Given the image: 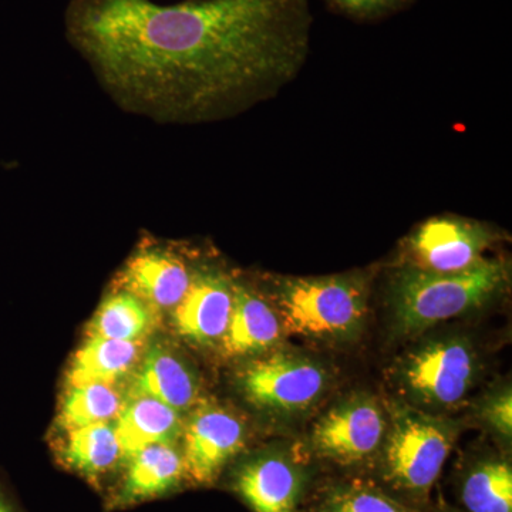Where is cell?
<instances>
[{
	"label": "cell",
	"mask_w": 512,
	"mask_h": 512,
	"mask_svg": "<svg viewBox=\"0 0 512 512\" xmlns=\"http://www.w3.org/2000/svg\"><path fill=\"white\" fill-rule=\"evenodd\" d=\"M308 0H70L64 30L104 92L160 124L237 117L274 99L311 52Z\"/></svg>",
	"instance_id": "6da1fadb"
},
{
	"label": "cell",
	"mask_w": 512,
	"mask_h": 512,
	"mask_svg": "<svg viewBox=\"0 0 512 512\" xmlns=\"http://www.w3.org/2000/svg\"><path fill=\"white\" fill-rule=\"evenodd\" d=\"M505 259L488 258L458 274H436L397 265L387 279V299L394 325L402 335L423 330L487 305L510 285Z\"/></svg>",
	"instance_id": "7a4b0ae2"
},
{
	"label": "cell",
	"mask_w": 512,
	"mask_h": 512,
	"mask_svg": "<svg viewBox=\"0 0 512 512\" xmlns=\"http://www.w3.org/2000/svg\"><path fill=\"white\" fill-rule=\"evenodd\" d=\"M259 291L274 305L285 332L340 342L356 338L365 325L369 276H266Z\"/></svg>",
	"instance_id": "3957f363"
},
{
	"label": "cell",
	"mask_w": 512,
	"mask_h": 512,
	"mask_svg": "<svg viewBox=\"0 0 512 512\" xmlns=\"http://www.w3.org/2000/svg\"><path fill=\"white\" fill-rule=\"evenodd\" d=\"M458 430L453 421L416 407H394L382 443L384 477L407 493H429L456 443Z\"/></svg>",
	"instance_id": "277c9868"
},
{
	"label": "cell",
	"mask_w": 512,
	"mask_h": 512,
	"mask_svg": "<svg viewBox=\"0 0 512 512\" xmlns=\"http://www.w3.org/2000/svg\"><path fill=\"white\" fill-rule=\"evenodd\" d=\"M245 399L276 416H296L319 402L329 386V373L311 357L275 352L252 360L238 376Z\"/></svg>",
	"instance_id": "5b68a950"
},
{
	"label": "cell",
	"mask_w": 512,
	"mask_h": 512,
	"mask_svg": "<svg viewBox=\"0 0 512 512\" xmlns=\"http://www.w3.org/2000/svg\"><path fill=\"white\" fill-rule=\"evenodd\" d=\"M478 375L476 350L463 338L429 340L410 350L397 369L404 393L414 404L450 407L470 392Z\"/></svg>",
	"instance_id": "8992f818"
},
{
	"label": "cell",
	"mask_w": 512,
	"mask_h": 512,
	"mask_svg": "<svg viewBox=\"0 0 512 512\" xmlns=\"http://www.w3.org/2000/svg\"><path fill=\"white\" fill-rule=\"evenodd\" d=\"M498 239L497 231L485 222L453 214L436 215L404 238L399 265L436 274H458L487 261L485 254Z\"/></svg>",
	"instance_id": "52a82bcc"
},
{
	"label": "cell",
	"mask_w": 512,
	"mask_h": 512,
	"mask_svg": "<svg viewBox=\"0 0 512 512\" xmlns=\"http://www.w3.org/2000/svg\"><path fill=\"white\" fill-rule=\"evenodd\" d=\"M386 427V416L375 397L352 394L316 421L312 447L333 463L352 466L375 456L382 447Z\"/></svg>",
	"instance_id": "ba28073f"
},
{
	"label": "cell",
	"mask_w": 512,
	"mask_h": 512,
	"mask_svg": "<svg viewBox=\"0 0 512 512\" xmlns=\"http://www.w3.org/2000/svg\"><path fill=\"white\" fill-rule=\"evenodd\" d=\"M247 441V429L237 414L220 404L198 402L183 429L185 481L211 485Z\"/></svg>",
	"instance_id": "9c48e42d"
},
{
	"label": "cell",
	"mask_w": 512,
	"mask_h": 512,
	"mask_svg": "<svg viewBox=\"0 0 512 512\" xmlns=\"http://www.w3.org/2000/svg\"><path fill=\"white\" fill-rule=\"evenodd\" d=\"M195 266L180 249L147 242L127 259L111 288L133 293L157 312L173 311L191 284Z\"/></svg>",
	"instance_id": "30bf717a"
},
{
	"label": "cell",
	"mask_w": 512,
	"mask_h": 512,
	"mask_svg": "<svg viewBox=\"0 0 512 512\" xmlns=\"http://www.w3.org/2000/svg\"><path fill=\"white\" fill-rule=\"evenodd\" d=\"M234 275L215 265H197L191 284L173 309L181 338L198 346L218 345L234 305Z\"/></svg>",
	"instance_id": "8fae6325"
},
{
	"label": "cell",
	"mask_w": 512,
	"mask_h": 512,
	"mask_svg": "<svg viewBox=\"0 0 512 512\" xmlns=\"http://www.w3.org/2000/svg\"><path fill=\"white\" fill-rule=\"evenodd\" d=\"M232 490L254 512H296L303 473L285 454L264 451L235 468Z\"/></svg>",
	"instance_id": "7c38bea8"
},
{
	"label": "cell",
	"mask_w": 512,
	"mask_h": 512,
	"mask_svg": "<svg viewBox=\"0 0 512 512\" xmlns=\"http://www.w3.org/2000/svg\"><path fill=\"white\" fill-rule=\"evenodd\" d=\"M185 481L183 451L175 443L153 444L131 454L110 495V510L147 503L178 490Z\"/></svg>",
	"instance_id": "4fadbf2b"
},
{
	"label": "cell",
	"mask_w": 512,
	"mask_h": 512,
	"mask_svg": "<svg viewBox=\"0 0 512 512\" xmlns=\"http://www.w3.org/2000/svg\"><path fill=\"white\" fill-rule=\"evenodd\" d=\"M284 325L259 288L234 278V305L228 328L218 343L222 355L237 359L264 355L274 349L284 335Z\"/></svg>",
	"instance_id": "5bb4252c"
},
{
	"label": "cell",
	"mask_w": 512,
	"mask_h": 512,
	"mask_svg": "<svg viewBox=\"0 0 512 512\" xmlns=\"http://www.w3.org/2000/svg\"><path fill=\"white\" fill-rule=\"evenodd\" d=\"M127 397L146 396L184 413L200 402L197 373L164 343L144 349L133 372Z\"/></svg>",
	"instance_id": "9a60e30c"
},
{
	"label": "cell",
	"mask_w": 512,
	"mask_h": 512,
	"mask_svg": "<svg viewBox=\"0 0 512 512\" xmlns=\"http://www.w3.org/2000/svg\"><path fill=\"white\" fill-rule=\"evenodd\" d=\"M123 463L141 448L161 443H177L183 434L180 412L151 397H126L123 409L114 420ZM123 466V464H121Z\"/></svg>",
	"instance_id": "2e32d148"
},
{
	"label": "cell",
	"mask_w": 512,
	"mask_h": 512,
	"mask_svg": "<svg viewBox=\"0 0 512 512\" xmlns=\"http://www.w3.org/2000/svg\"><path fill=\"white\" fill-rule=\"evenodd\" d=\"M64 433L57 448L60 464L90 483L99 484L123 464L114 423L90 424Z\"/></svg>",
	"instance_id": "e0dca14e"
},
{
	"label": "cell",
	"mask_w": 512,
	"mask_h": 512,
	"mask_svg": "<svg viewBox=\"0 0 512 512\" xmlns=\"http://www.w3.org/2000/svg\"><path fill=\"white\" fill-rule=\"evenodd\" d=\"M144 352V342H127L106 338H87L74 353L67 383L110 384L133 375Z\"/></svg>",
	"instance_id": "ac0fdd59"
},
{
	"label": "cell",
	"mask_w": 512,
	"mask_h": 512,
	"mask_svg": "<svg viewBox=\"0 0 512 512\" xmlns=\"http://www.w3.org/2000/svg\"><path fill=\"white\" fill-rule=\"evenodd\" d=\"M160 312L123 289L111 288L87 326V338L144 342L156 329Z\"/></svg>",
	"instance_id": "d6986e66"
},
{
	"label": "cell",
	"mask_w": 512,
	"mask_h": 512,
	"mask_svg": "<svg viewBox=\"0 0 512 512\" xmlns=\"http://www.w3.org/2000/svg\"><path fill=\"white\" fill-rule=\"evenodd\" d=\"M124 397L110 384L69 386L60 404L57 426L63 431L97 423H113L123 409Z\"/></svg>",
	"instance_id": "ffe728a7"
},
{
	"label": "cell",
	"mask_w": 512,
	"mask_h": 512,
	"mask_svg": "<svg viewBox=\"0 0 512 512\" xmlns=\"http://www.w3.org/2000/svg\"><path fill=\"white\" fill-rule=\"evenodd\" d=\"M468 512H512V470L505 460H484L471 468L461 491Z\"/></svg>",
	"instance_id": "44dd1931"
},
{
	"label": "cell",
	"mask_w": 512,
	"mask_h": 512,
	"mask_svg": "<svg viewBox=\"0 0 512 512\" xmlns=\"http://www.w3.org/2000/svg\"><path fill=\"white\" fill-rule=\"evenodd\" d=\"M320 512H409L389 495L369 485H343L330 491Z\"/></svg>",
	"instance_id": "7402d4cb"
},
{
	"label": "cell",
	"mask_w": 512,
	"mask_h": 512,
	"mask_svg": "<svg viewBox=\"0 0 512 512\" xmlns=\"http://www.w3.org/2000/svg\"><path fill=\"white\" fill-rule=\"evenodd\" d=\"M330 12L356 23H377L412 8L416 0H323Z\"/></svg>",
	"instance_id": "603a6c76"
},
{
	"label": "cell",
	"mask_w": 512,
	"mask_h": 512,
	"mask_svg": "<svg viewBox=\"0 0 512 512\" xmlns=\"http://www.w3.org/2000/svg\"><path fill=\"white\" fill-rule=\"evenodd\" d=\"M484 420L493 427V430L504 437L511 439L512 434V396L510 387L500 390L488 397L483 406Z\"/></svg>",
	"instance_id": "cb8c5ba5"
},
{
	"label": "cell",
	"mask_w": 512,
	"mask_h": 512,
	"mask_svg": "<svg viewBox=\"0 0 512 512\" xmlns=\"http://www.w3.org/2000/svg\"><path fill=\"white\" fill-rule=\"evenodd\" d=\"M0 512H20L2 487H0Z\"/></svg>",
	"instance_id": "d4e9b609"
}]
</instances>
